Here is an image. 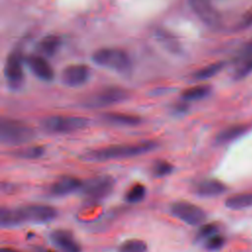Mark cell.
Returning a JSON list of instances; mask_svg holds the SVG:
<instances>
[{
    "instance_id": "cell-1",
    "label": "cell",
    "mask_w": 252,
    "mask_h": 252,
    "mask_svg": "<svg viewBox=\"0 0 252 252\" xmlns=\"http://www.w3.org/2000/svg\"><path fill=\"white\" fill-rule=\"evenodd\" d=\"M57 216V211L47 205H30L17 209L1 208L0 224L11 227L24 222H47Z\"/></svg>"
},
{
    "instance_id": "cell-2",
    "label": "cell",
    "mask_w": 252,
    "mask_h": 252,
    "mask_svg": "<svg viewBox=\"0 0 252 252\" xmlns=\"http://www.w3.org/2000/svg\"><path fill=\"white\" fill-rule=\"evenodd\" d=\"M157 147V144L152 141L141 142L138 144H128V145H115L106 148L98 149L87 153L85 158L88 160L94 161H104L109 159L125 158L143 155L150 151H153Z\"/></svg>"
},
{
    "instance_id": "cell-3",
    "label": "cell",
    "mask_w": 252,
    "mask_h": 252,
    "mask_svg": "<svg viewBox=\"0 0 252 252\" xmlns=\"http://www.w3.org/2000/svg\"><path fill=\"white\" fill-rule=\"evenodd\" d=\"M34 131L25 123L9 118H2L0 140L6 145H22L34 138Z\"/></svg>"
},
{
    "instance_id": "cell-4",
    "label": "cell",
    "mask_w": 252,
    "mask_h": 252,
    "mask_svg": "<svg viewBox=\"0 0 252 252\" xmlns=\"http://www.w3.org/2000/svg\"><path fill=\"white\" fill-rule=\"evenodd\" d=\"M93 61L99 66L117 71H126L130 67L128 55L123 50L115 48H101L95 51Z\"/></svg>"
},
{
    "instance_id": "cell-5",
    "label": "cell",
    "mask_w": 252,
    "mask_h": 252,
    "mask_svg": "<svg viewBox=\"0 0 252 252\" xmlns=\"http://www.w3.org/2000/svg\"><path fill=\"white\" fill-rule=\"evenodd\" d=\"M115 181L109 175H98L85 180L82 183L81 191L87 198L96 201L108 196L113 188Z\"/></svg>"
},
{
    "instance_id": "cell-6",
    "label": "cell",
    "mask_w": 252,
    "mask_h": 252,
    "mask_svg": "<svg viewBox=\"0 0 252 252\" xmlns=\"http://www.w3.org/2000/svg\"><path fill=\"white\" fill-rule=\"evenodd\" d=\"M128 97V92L118 87H108L94 93L85 99L88 107H103L117 102H121Z\"/></svg>"
},
{
    "instance_id": "cell-7",
    "label": "cell",
    "mask_w": 252,
    "mask_h": 252,
    "mask_svg": "<svg viewBox=\"0 0 252 252\" xmlns=\"http://www.w3.org/2000/svg\"><path fill=\"white\" fill-rule=\"evenodd\" d=\"M87 124V119L77 116L55 115L47 117L42 121L43 128L53 133H71L84 128Z\"/></svg>"
},
{
    "instance_id": "cell-8",
    "label": "cell",
    "mask_w": 252,
    "mask_h": 252,
    "mask_svg": "<svg viewBox=\"0 0 252 252\" xmlns=\"http://www.w3.org/2000/svg\"><path fill=\"white\" fill-rule=\"evenodd\" d=\"M170 213L190 225H198L206 220V213L200 207L185 201L175 202L170 206Z\"/></svg>"
},
{
    "instance_id": "cell-9",
    "label": "cell",
    "mask_w": 252,
    "mask_h": 252,
    "mask_svg": "<svg viewBox=\"0 0 252 252\" xmlns=\"http://www.w3.org/2000/svg\"><path fill=\"white\" fill-rule=\"evenodd\" d=\"M189 5L192 11L207 26L213 29H219L221 27V16L211 4L210 0H189Z\"/></svg>"
},
{
    "instance_id": "cell-10",
    "label": "cell",
    "mask_w": 252,
    "mask_h": 252,
    "mask_svg": "<svg viewBox=\"0 0 252 252\" xmlns=\"http://www.w3.org/2000/svg\"><path fill=\"white\" fill-rule=\"evenodd\" d=\"M90 71L86 65H71L62 72V81L70 87H78L85 84L89 79Z\"/></svg>"
},
{
    "instance_id": "cell-11",
    "label": "cell",
    "mask_w": 252,
    "mask_h": 252,
    "mask_svg": "<svg viewBox=\"0 0 252 252\" xmlns=\"http://www.w3.org/2000/svg\"><path fill=\"white\" fill-rule=\"evenodd\" d=\"M5 76L9 84L14 88L21 85L24 78V73L21 57L17 53H13L8 57L5 66Z\"/></svg>"
},
{
    "instance_id": "cell-12",
    "label": "cell",
    "mask_w": 252,
    "mask_h": 252,
    "mask_svg": "<svg viewBox=\"0 0 252 252\" xmlns=\"http://www.w3.org/2000/svg\"><path fill=\"white\" fill-rule=\"evenodd\" d=\"M50 240L63 252H81L80 245L75 241L71 232L68 230H54L50 234Z\"/></svg>"
},
{
    "instance_id": "cell-13",
    "label": "cell",
    "mask_w": 252,
    "mask_h": 252,
    "mask_svg": "<svg viewBox=\"0 0 252 252\" xmlns=\"http://www.w3.org/2000/svg\"><path fill=\"white\" fill-rule=\"evenodd\" d=\"M83 181L74 176H62L50 187V192L55 196H64L76 190H80Z\"/></svg>"
},
{
    "instance_id": "cell-14",
    "label": "cell",
    "mask_w": 252,
    "mask_h": 252,
    "mask_svg": "<svg viewBox=\"0 0 252 252\" xmlns=\"http://www.w3.org/2000/svg\"><path fill=\"white\" fill-rule=\"evenodd\" d=\"M226 190L225 185L216 179H206L195 186V192L202 197H215Z\"/></svg>"
},
{
    "instance_id": "cell-15",
    "label": "cell",
    "mask_w": 252,
    "mask_h": 252,
    "mask_svg": "<svg viewBox=\"0 0 252 252\" xmlns=\"http://www.w3.org/2000/svg\"><path fill=\"white\" fill-rule=\"evenodd\" d=\"M28 64L33 74L43 81H50L53 78V70L49 63L40 56H31Z\"/></svg>"
},
{
    "instance_id": "cell-16",
    "label": "cell",
    "mask_w": 252,
    "mask_h": 252,
    "mask_svg": "<svg viewBox=\"0 0 252 252\" xmlns=\"http://www.w3.org/2000/svg\"><path fill=\"white\" fill-rule=\"evenodd\" d=\"M247 128H248L247 125H244V124H236V125L229 126L218 134L216 141L219 144L228 143L240 137L241 135H243L247 131Z\"/></svg>"
},
{
    "instance_id": "cell-17",
    "label": "cell",
    "mask_w": 252,
    "mask_h": 252,
    "mask_svg": "<svg viewBox=\"0 0 252 252\" xmlns=\"http://www.w3.org/2000/svg\"><path fill=\"white\" fill-rule=\"evenodd\" d=\"M225 206L231 210H240L252 207V192L239 193L229 196L225 202Z\"/></svg>"
},
{
    "instance_id": "cell-18",
    "label": "cell",
    "mask_w": 252,
    "mask_h": 252,
    "mask_svg": "<svg viewBox=\"0 0 252 252\" xmlns=\"http://www.w3.org/2000/svg\"><path fill=\"white\" fill-rule=\"evenodd\" d=\"M105 120L112 124L134 126L141 122V118L136 115L124 114V113H108L105 115Z\"/></svg>"
},
{
    "instance_id": "cell-19",
    "label": "cell",
    "mask_w": 252,
    "mask_h": 252,
    "mask_svg": "<svg viewBox=\"0 0 252 252\" xmlns=\"http://www.w3.org/2000/svg\"><path fill=\"white\" fill-rule=\"evenodd\" d=\"M60 37L56 35H47L41 39L38 47L41 53H43L46 56H51L57 51V49L60 46Z\"/></svg>"
},
{
    "instance_id": "cell-20",
    "label": "cell",
    "mask_w": 252,
    "mask_h": 252,
    "mask_svg": "<svg viewBox=\"0 0 252 252\" xmlns=\"http://www.w3.org/2000/svg\"><path fill=\"white\" fill-rule=\"evenodd\" d=\"M210 87L208 86H196L190 89H187L182 94V98L185 100H195L201 99L207 96L210 93Z\"/></svg>"
},
{
    "instance_id": "cell-21",
    "label": "cell",
    "mask_w": 252,
    "mask_h": 252,
    "mask_svg": "<svg viewBox=\"0 0 252 252\" xmlns=\"http://www.w3.org/2000/svg\"><path fill=\"white\" fill-rule=\"evenodd\" d=\"M119 252H147V244L140 239H129L124 241L118 249Z\"/></svg>"
},
{
    "instance_id": "cell-22",
    "label": "cell",
    "mask_w": 252,
    "mask_h": 252,
    "mask_svg": "<svg viewBox=\"0 0 252 252\" xmlns=\"http://www.w3.org/2000/svg\"><path fill=\"white\" fill-rule=\"evenodd\" d=\"M146 195V188L142 184H135L125 195V200L128 203H138L144 199Z\"/></svg>"
},
{
    "instance_id": "cell-23",
    "label": "cell",
    "mask_w": 252,
    "mask_h": 252,
    "mask_svg": "<svg viewBox=\"0 0 252 252\" xmlns=\"http://www.w3.org/2000/svg\"><path fill=\"white\" fill-rule=\"evenodd\" d=\"M44 153V149L40 146H33L25 149H21L15 152V156L21 158H37Z\"/></svg>"
},
{
    "instance_id": "cell-24",
    "label": "cell",
    "mask_w": 252,
    "mask_h": 252,
    "mask_svg": "<svg viewBox=\"0 0 252 252\" xmlns=\"http://www.w3.org/2000/svg\"><path fill=\"white\" fill-rule=\"evenodd\" d=\"M222 63H214L211 64L209 66H206L200 70H198L195 74H194V78L198 79V80H206L209 79L211 77H213L214 75H216L221 68H222Z\"/></svg>"
},
{
    "instance_id": "cell-25",
    "label": "cell",
    "mask_w": 252,
    "mask_h": 252,
    "mask_svg": "<svg viewBox=\"0 0 252 252\" xmlns=\"http://www.w3.org/2000/svg\"><path fill=\"white\" fill-rule=\"evenodd\" d=\"M173 169V166L165 161V160H158L153 166V173L158 177H162L169 174Z\"/></svg>"
},
{
    "instance_id": "cell-26",
    "label": "cell",
    "mask_w": 252,
    "mask_h": 252,
    "mask_svg": "<svg viewBox=\"0 0 252 252\" xmlns=\"http://www.w3.org/2000/svg\"><path fill=\"white\" fill-rule=\"evenodd\" d=\"M236 65H237V67L234 72L235 79H237V80L243 79L244 77H246L247 75L252 73V58L242 61Z\"/></svg>"
},
{
    "instance_id": "cell-27",
    "label": "cell",
    "mask_w": 252,
    "mask_h": 252,
    "mask_svg": "<svg viewBox=\"0 0 252 252\" xmlns=\"http://www.w3.org/2000/svg\"><path fill=\"white\" fill-rule=\"evenodd\" d=\"M218 229H219V227L216 223H213V222L206 223L200 227L197 236L199 239H208L211 236L217 234Z\"/></svg>"
},
{
    "instance_id": "cell-28",
    "label": "cell",
    "mask_w": 252,
    "mask_h": 252,
    "mask_svg": "<svg viewBox=\"0 0 252 252\" xmlns=\"http://www.w3.org/2000/svg\"><path fill=\"white\" fill-rule=\"evenodd\" d=\"M224 244V238L220 234H215L206 240V248L210 251L219 250Z\"/></svg>"
},
{
    "instance_id": "cell-29",
    "label": "cell",
    "mask_w": 252,
    "mask_h": 252,
    "mask_svg": "<svg viewBox=\"0 0 252 252\" xmlns=\"http://www.w3.org/2000/svg\"><path fill=\"white\" fill-rule=\"evenodd\" d=\"M251 58H252V41L246 43L240 49V51L238 52V54L236 55V57L234 59V62L236 64H238L242 61H245V60H248V59H251Z\"/></svg>"
},
{
    "instance_id": "cell-30",
    "label": "cell",
    "mask_w": 252,
    "mask_h": 252,
    "mask_svg": "<svg viewBox=\"0 0 252 252\" xmlns=\"http://www.w3.org/2000/svg\"><path fill=\"white\" fill-rule=\"evenodd\" d=\"M158 35L159 37V39L164 42V44H166V46L172 50H177L178 48V44H177V41L174 40V38L171 36V34H167L166 32H158Z\"/></svg>"
},
{
    "instance_id": "cell-31",
    "label": "cell",
    "mask_w": 252,
    "mask_h": 252,
    "mask_svg": "<svg viewBox=\"0 0 252 252\" xmlns=\"http://www.w3.org/2000/svg\"><path fill=\"white\" fill-rule=\"evenodd\" d=\"M1 252H19V251L14 250V249H11V248H2V249H1Z\"/></svg>"
}]
</instances>
